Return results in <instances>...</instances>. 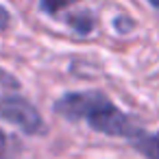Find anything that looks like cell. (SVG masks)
<instances>
[{
	"label": "cell",
	"instance_id": "1",
	"mask_svg": "<svg viewBox=\"0 0 159 159\" xmlns=\"http://www.w3.org/2000/svg\"><path fill=\"white\" fill-rule=\"evenodd\" d=\"M55 111L74 122L83 120L94 131L111 135V137H129L135 142L144 133L129 113H124L120 107H116L98 89L63 94L55 102Z\"/></svg>",
	"mask_w": 159,
	"mask_h": 159
},
{
	"label": "cell",
	"instance_id": "2",
	"mask_svg": "<svg viewBox=\"0 0 159 159\" xmlns=\"http://www.w3.org/2000/svg\"><path fill=\"white\" fill-rule=\"evenodd\" d=\"M0 118L9 124H16L29 135H44L46 124L42 113L22 96H2L0 98Z\"/></svg>",
	"mask_w": 159,
	"mask_h": 159
},
{
	"label": "cell",
	"instance_id": "3",
	"mask_svg": "<svg viewBox=\"0 0 159 159\" xmlns=\"http://www.w3.org/2000/svg\"><path fill=\"white\" fill-rule=\"evenodd\" d=\"M133 146H135L146 159H159V131L152 133V135L142 133V135L133 142Z\"/></svg>",
	"mask_w": 159,
	"mask_h": 159
},
{
	"label": "cell",
	"instance_id": "4",
	"mask_svg": "<svg viewBox=\"0 0 159 159\" xmlns=\"http://www.w3.org/2000/svg\"><path fill=\"white\" fill-rule=\"evenodd\" d=\"M68 24H70V26H72L76 33L87 35V33H92V29H94V18H92V13L81 11V13L68 16Z\"/></svg>",
	"mask_w": 159,
	"mask_h": 159
},
{
	"label": "cell",
	"instance_id": "5",
	"mask_svg": "<svg viewBox=\"0 0 159 159\" xmlns=\"http://www.w3.org/2000/svg\"><path fill=\"white\" fill-rule=\"evenodd\" d=\"M74 2H79V0H39V9H42L44 13L55 16V13L68 9V7L74 5Z\"/></svg>",
	"mask_w": 159,
	"mask_h": 159
},
{
	"label": "cell",
	"instance_id": "6",
	"mask_svg": "<svg viewBox=\"0 0 159 159\" xmlns=\"http://www.w3.org/2000/svg\"><path fill=\"white\" fill-rule=\"evenodd\" d=\"M0 159H13V142L0 129Z\"/></svg>",
	"mask_w": 159,
	"mask_h": 159
},
{
	"label": "cell",
	"instance_id": "7",
	"mask_svg": "<svg viewBox=\"0 0 159 159\" xmlns=\"http://www.w3.org/2000/svg\"><path fill=\"white\" fill-rule=\"evenodd\" d=\"M0 85H5V87H18L20 83H18V79L13 74H9L7 70L0 68Z\"/></svg>",
	"mask_w": 159,
	"mask_h": 159
},
{
	"label": "cell",
	"instance_id": "8",
	"mask_svg": "<svg viewBox=\"0 0 159 159\" xmlns=\"http://www.w3.org/2000/svg\"><path fill=\"white\" fill-rule=\"evenodd\" d=\"M9 26H11V13L7 7L0 5V31H7Z\"/></svg>",
	"mask_w": 159,
	"mask_h": 159
},
{
	"label": "cell",
	"instance_id": "9",
	"mask_svg": "<svg viewBox=\"0 0 159 159\" xmlns=\"http://www.w3.org/2000/svg\"><path fill=\"white\" fill-rule=\"evenodd\" d=\"M146 2H148V5H152L155 9H159V0H146Z\"/></svg>",
	"mask_w": 159,
	"mask_h": 159
}]
</instances>
